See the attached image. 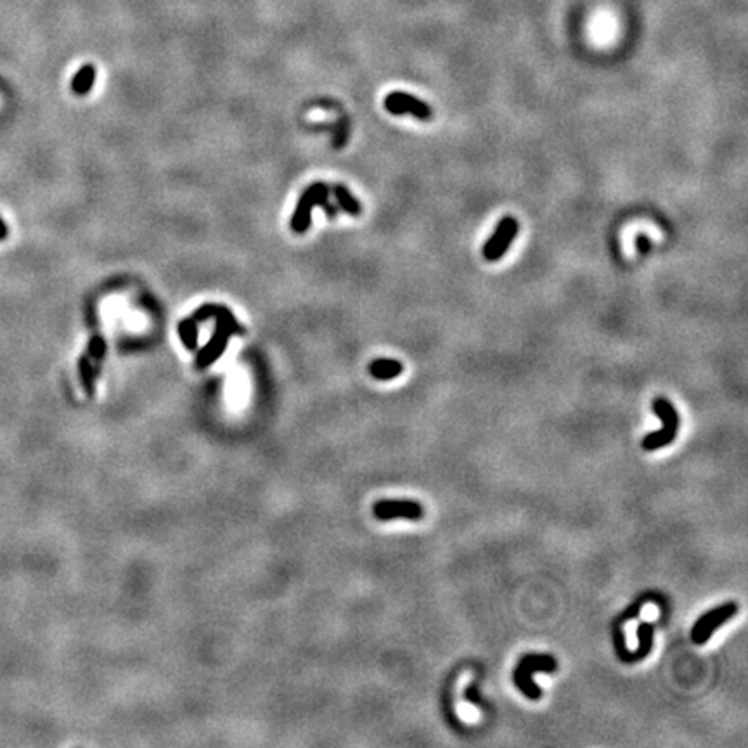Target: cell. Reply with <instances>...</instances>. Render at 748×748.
I'll list each match as a JSON object with an SVG mask.
<instances>
[{"label":"cell","instance_id":"3","mask_svg":"<svg viewBox=\"0 0 748 748\" xmlns=\"http://www.w3.org/2000/svg\"><path fill=\"white\" fill-rule=\"evenodd\" d=\"M653 412L662 421V428L659 432L648 433L644 437L643 442H641L644 450H657L670 446L676 440L677 430H679V414H677L676 407L672 406V402L669 399H666V397H657L653 400Z\"/></svg>","mask_w":748,"mask_h":748},{"label":"cell","instance_id":"1","mask_svg":"<svg viewBox=\"0 0 748 748\" xmlns=\"http://www.w3.org/2000/svg\"><path fill=\"white\" fill-rule=\"evenodd\" d=\"M558 670V660L554 659L553 654H537V653H529L523 654L520 662L516 663V669L513 672V683L514 686L522 691V694H525L529 700H540L544 694L542 688L537 686L534 683L532 676L536 672H546L553 674Z\"/></svg>","mask_w":748,"mask_h":748},{"label":"cell","instance_id":"10","mask_svg":"<svg viewBox=\"0 0 748 748\" xmlns=\"http://www.w3.org/2000/svg\"><path fill=\"white\" fill-rule=\"evenodd\" d=\"M333 195H335L336 201H338L340 208H342L343 212H346L352 217H359L360 213H362V205L353 198V195L349 191V189H346L345 186H342V184L333 186Z\"/></svg>","mask_w":748,"mask_h":748},{"label":"cell","instance_id":"2","mask_svg":"<svg viewBox=\"0 0 748 748\" xmlns=\"http://www.w3.org/2000/svg\"><path fill=\"white\" fill-rule=\"evenodd\" d=\"M317 205L322 206L327 217L338 215V210L335 206H331V203H329V187L324 182L312 184V186L307 187L305 191H303L292 219V229L295 232L302 234L305 230H309L310 222H312V210Z\"/></svg>","mask_w":748,"mask_h":748},{"label":"cell","instance_id":"14","mask_svg":"<svg viewBox=\"0 0 748 748\" xmlns=\"http://www.w3.org/2000/svg\"><path fill=\"white\" fill-rule=\"evenodd\" d=\"M104 353H106V342L102 340V336L96 335L89 343V355L92 357L94 360L101 362V360L104 359Z\"/></svg>","mask_w":748,"mask_h":748},{"label":"cell","instance_id":"4","mask_svg":"<svg viewBox=\"0 0 748 748\" xmlns=\"http://www.w3.org/2000/svg\"><path fill=\"white\" fill-rule=\"evenodd\" d=\"M520 232V222L516 217L506 215L499 220L490 238L487 239L485 245L482 246V256L487 262H499L507 253L509 246L516 239Z\"/></svg>","mask_w":748,"mask_h":748},{"label":"cell","instance_id":"11","mask_svg":"<svg viewBox=\"0 0 748 748\" xmlns=\"http://www.w3.org/2000/svg\"><path fill=\"white\" fill-rule=\"evenodd\" d=\"M94 80H96V68L92 65L82 66L72 82L73 92L78 94V96H85L92 89Z\"/></svg>","mask_w":748,"mask_h":748},{"label":"cell","instance_id":"13","mask_svg":"<svg viewBox=\"0 0 748 748\" xmlns=\"http://www.w3.org/2000/svg\"><path fill=\"white\" fill-rule=\"evenodd\" d=\"M78 369H80V380H82V385L85 388V393L89 397L94 395V380H96V369L90 364L89 357H80L78 360Z\"/></svg>","mask_w":748,"mask_h":748},{"label":"cell","instance_id":"16","mask_svg":"<svg viewBox=\"0 0 748 748\" xmlns=\"http://www.w3.org/2000/svg\"><path fill=\"white\" fill-rule=\"evenodd\" d=\"M464 698H466V701L473 703V705H482V698H480L478 686H476L475 683L470 684V686L466 688V691H464Z\"/></svg>","mask_w":748,"mask_h":748},{"label":"cell","instance_id":"15","mask_svg":"<svg viewBox=\"0 0 748 748\" xmlns=\"http://www.w3.org/2000/svg\"><path fill=\"white\" fill-rule=\"evenodd\" d=\"M651 248H653V241L648 238L646 234H639V236L636 238L637 253H639V255H648V253L651 252Z\"/></svg>","mask_w":748,"mask_h":748},{"label":"cell","instance_id":"8","mask_svg":"<svg viewBox=\"0 0 748 748\" xmlns=\"http://www.w3.org/2000/svg\"><path fill=\"white\" fill-rule=\"evenodd\" d=\"M636 634H637V641H639V646H637V650L630 651L629 663L641 662V660L646 659L648 654L651 653V650H653V636H654L653 624L648 622V620H643V622L637 626Z\"/></svg>","mask_w":748,"mask_h":748},{"label":"cell","instance_id":"17","mask_svg":"<svg viewBox=\"0 0 748 748\" xmlns=\"http://www.w3.org/2000/svg\"><path fill=\"white\" fill-rule=\"evenodd\" d=\"M6 238H8V227L4 226V222L0 219V241H4Z\"/></svg>","mask_w":748,"mask_h":748},{"label":"cell","instance_id":"12","mask_svg":"<svg viewBox=\"0 0 748 748\" xmlns=\"http://www.w3.org/2000/svg\"><path fill=\"white\" fill-rule=\"evenodd\" d=\"M177 331H179L180 340H182L187 350L198 349V322L192 317L184 319L177 327Z\"/></svg>","mask_w":748,"mask_h":748},{"label":"cell","instance_id":"6","mask_svg":"<svg viewBox=\"0 0 748 748\" xmlns=\"http://www.w3.org/2000/svg\"><path fill=\"white\" fill-rule=\"evenodd\" d=\"M383 106L388 113L392 115H409L414 118L421 120V122H428L433 118V109L432 106L426 104L425 101L414 98L407 92H390L388 96L383 101Z\"/></svg>","mask_w":748,"mask_h":748},{"label":"cell","instance_id":"5","mask_svg":"<svg viewBox=\"0 0 748 748\" xmlns=\"http://www.w3.org/2000/svg\"><path fill=\"white\" fill-rule=\"evenodd\" d=\"M738 610H740L738 603H734V601H727V603L712 608L710 612L703 613V615L696 620L693 629H691V641H693L694 644H705L720 626H724L727 620L733 619V617L736 615Z\"/></svg>","mask_w":748,"mask_h":748},{"label":"cell","instance_id":"7","mask_svg":"<svg viewBox=\"0 0 748 748\" xmlns=\"http://www.w3.org/2000/svg\"><path fill=\"white\" fill-rule=\"evenodd\" d=\"M374 518L380 522H390V520H410V522H419L425 516V509L416 500H378L373 506Z\"/></svg>","mask_w":748,"mask_h":748},{"label":"cell","instance_id":"9","mask_svg":"<svg viewBox=\"0 0 748 748\" xmlns=\"http://www.w3.org/2000/svg\"><path fill=\"white\" fill-rule=\"evenodd\" d=\"M369 374L373 378L380 380V382H388V380L399 378L400 374L404 373V364L400 360L395 359H376L369 364Z\"/></svg>","mask_w":748,"mask_h":748}]
</instances>
